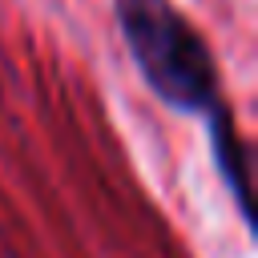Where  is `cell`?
Masks as SVG:
<instances>
[{"label":"cell","instance_id":"6da1fadb","mask_svg":"<svg viewBox=\"0 0 258 258\" xmlns=\"http://www.w3.org/2000/svg\"><path fill=\"white\" fill-rule=\"evenodd\" d=\"M117 28L149 81V89L177 113H210L222 105L218 69L206 36L169 0H113Z\"/></svg>","mask_w":258,"mask_h":258},{"label":"cell","instance_id":"7a4b0ae2","mask_svg":"<svg viewBox=\"0 0 258 258\" xmlns=\"http://www.w3.org/2000/svg\"><path fill=\"white\" fill-rule=\"evenodd\" d=\"M210 145H214V161H218V173L242 214V222H250V165H246V145L234 129V117H230V105H214L210 113Z\"/></svg>","mask_w":258,"mask_h":258}]
</instances>
